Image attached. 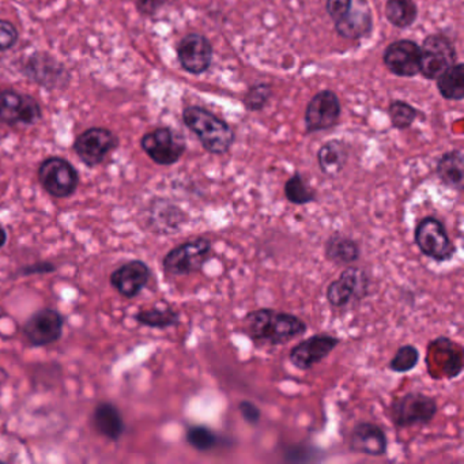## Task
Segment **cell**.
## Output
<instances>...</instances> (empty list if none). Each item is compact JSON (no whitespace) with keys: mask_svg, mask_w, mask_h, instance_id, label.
I'll return each instance as SVG.
<instances>
[{"mask_svg":"<svg viewBox=\"0 0 464 464\" xmlns=\"http://www.w3.org/2000/svg\"><path fill=\"white\" fill-rule=\"evenodd\" d=\"M437 411L439 404L433 396L412 391L393 399L388 407V417L396 428H410L428 425L434 420Z\"/></svg>","mask_w":464,"mask_h":464,"instance_id":"3","label":"cell"},{"mask_svg":"<svg viewBox=\"0 0 464 464\" xmlns=\"http://www.w3.org/2000/svg\"><path fill=\"white\" fill-rule=\"evenodd\" d=\"M382 62L391 74L412 78L420 74V48L412 40H398L385 48Z\"/></svg>","mask_w":464,"mask_h":464,"instance_id":"15","label":"cell"},{"mask_svg":"<svg viewBox=\"0 0 464 464\" xmlns=\"http://www.w3.org/2000/svg\"><path fill=\"white\" fill-rule=\"evenodd\" d=\"M150 268L140 260H132L111 274V285L127 298H134L150 281Z\"/></svg>","mask_w":464,"mask_h":464,"instance_id":"18","label":"cell"},{"mask_svg":"<svg viewBox=\"0 0 464 464\" xmlns=\"http://www.w3.org/2000/svg\"><path fill=\"white\" fill-rule=\"evenodd\" d=\"M335 31L339 36L347 40H361L368 37L373 31V15L368 4L362 2L360 6L353 5L352 10L335 23Z\"/></svg>","mask_w":464,"mask_h":464,"instance_id":"20","label":"cell"},{"mask_svg":"<svg viewBox=\"0 0 464 464\" xmlns=\"http://www.w3.org/2000/svg\"><path fill=\"white\" fill-rule=\"evenodd\" d=\"M187 441L199 452H208L218 444V436L208 426H189L187 430Z\"/></svg>","mask_w":464,"mask_h":464,"instance_id":"31","label":"cell"},{"mask_svg":"<svg viewBox=\"0 0 464 464\" xmlns=\"http://www.w3.org/2000/svg\"><path fill=\"white\" fill-rule=\"evenodd\" d=\"M349 160V150L342 140H328L317 151V162L323 175L338 178L343 172Z\"/></svg>","mask_w":464,"mask_h":464,"instance_id":"21","label":"cell"},{"mask_svg":"<svg viewBox=\"0 0 464 464\" xmlns=\"http://www.w3.org/2000/svg\"><path fill=\"white\" fill-rule=\"evenodd\" d=\"M135 320L146 327L164 330V328L178 325L180 323V314L179 312L173 311L172 308H154L149 309V311H140L135 316Z\"/></svg>","mask_w":464,"mask_h":464,"instance_id":"27","label":"cell"},{"mask_svg":"<svg viewBox=\"0 0 464 464\" xmlns=\"http://www.w3.org/2000/svg\"><path fill=\"white\" fill-rule=\"evenodd\" d=\"M352 7L353 0H327L325 2V12L330 15L334 24L341 21L352 10Z\"/></svg>","mask_w":464,"mask_h":464,"instance_id":"34","label":"cell"},{"mask_svg":"<svg viewBox=\"0 0 464 464\" xmlns=\"http://www.w3.org/2000/svg\"><path fill=\"white\" fill-rule=\"evenodd\" d=\"M7 241V233L5 227L0 225V249L4 248Z\"/></svg>","mask_w":464,"mask_h":464,"instance_id":"38","label":"cell"},{"mask_svg":"<svg viewBox=\"0 0 464 464\" xmlns=\"http://www.w3.org/2000/svg\"><path fill=\"white\" fill-rule=\"evenodd\" d=\"M420 48V74L426 80H436L448 67L456 63V50L444 34H429Z\"/></svg>","mask_w":464,"mask_h":464,"instance_id":"7","label":"cell"},{"mask_svg":"<svg viewBox=\"0 0 464 464\" xmlns=\"http://www.w3.org/2000/svg\"><path fill=\"white\" fill-rule=\"evenodd\" d=\"M436 173L444 186L456 191H463L464 157L460 149L448 151L437 162Z\"/></svg>","mask_w":464,"mask_h":464,"instance_id":"22","label":"cell"},{"mask_svg":"<svg viewBox=\"0 0 464 464\" xmlns=\"http://www.w3.org/2000/svg\"><path fill=\"white\" fill-rule=\"evenodd\" d=\"M385 18L395 28H410L418 18L417 4L414 0H387Z\"/></svg>","mask_w":464,"mask_h":464,"instance_id":"26","label":"cell"},{"mask_svg":"<svg viewBox=\"0 0 464 464\" xmlns=\"http://www.w3.org/2000/svg\"><path fill=\"white\" fill-rule=\"evenodd\" d=\"M238 410H240L241 415H243L246 422L251 423V425H256L259 423L260 414L259 407L251 401H243L238 403Z\"/></svg>","mask_w":464,"mask_h":464,"instance_id":"35","label":"cell"},{"mask_svg":"<svg viewBox=\"0 0 464 464\" xmlns=\"http://www.w3.org/2000/svg\"><path fill=\"white\" fill-rule=\"evenodd\" d=\"M43 119V110L34 97L14 89L0 91V121L7 126H34Z\"/></svg>","mask_w":464,"mask_h":464,"instance_id":"6","label":"cell"},{"mask_svg":"<svg viewBox=\"0 0 464 464\" xmlns=\"http://www.w3.org/2000/svg\"><path fill=\"white\" fill-rule=\"evenodd\" d=\"M325 257L339 266H349L360 259L361 249L357 241L349 236L334 235L324 246Z\"/></svg>","mask_w":464,"mask_h":464,"instance_id":"23","label":"cell"},{"mask_svg":"<svg viewBox=\"0 0 464 464\" xmlns=\"http://www.w3.org/2000/svg\"><path fill=\"white\" fill-rule=\"evenodd\" d=\"M55 270V266L50 265V263H40V265L29 266L23 270V274L25 276H31V274L37 273H51Z\"/></svg>","mask_w":464,"mask_h":464,"instance_id":"37","label":"cell"},{"mask_svg":"<svg viewBox=\"0 0 464 464\" xmlns=\"http://www.w3.org/2000/svg\"><path fill=\"white\" fill-rule=\"evenodd\" d=\"M63 316L55 309H42L25 323L23 331L29 343L47 346L59 341L63 333Z\"/></svg>","mask_w":464,"mask_h":464,"instance_id":"16","label":"cell"},{"mask_svg":"<svg viewBox=\"0 0 464 464\" xmlns=\"http://www.w3.org/2000/svg\"><path fill=\"white\" fill-rule=\"evenodd\" d=\"M39 180L48 194L55 198H67L77 189L80 176L66 160L50 157L40 165Z\"/></svg>","mask_w":464,"mask_h":464,"instance_id":"9","label":"cell"},{"mask_svg":"<svg viewBox=\"0 0 464 464\" xmlns=\"http://www.w3.org/2000/svg\"><path fill=\"white\" fill-rule=\"evenodd\" d=\"M94 425H96L99 433L111 440L121 439L124 430L123 417L115 404L100 403L94 411Z\"/></svg>","mask_w":464,"mask_h":464,"instance_id":"24","label":"cell"},{"mask_svg":"<svg viewBox=\"0 0 464 464\" xmlns=\"http://www.w3.org/2000/svg\"><path fill=\"white\" fill-rule=\"evenodd\" d=\"M183 121L199 140L208 153L222 156L235 143L236 135L232 127L210 111L202 107H187L183 111Z\"/></svg>","mask_w":464,"mask_h":464,"instance_id":"2","label":"cell"},{"mask_svg":"<svg viewBox=\"0 0 464 464\" xmlns=\"http://www.w3.org/2000/svg\"><path fill=\"white\" fill-rule=\"evenodd\" d=\"M167 4V0H137L138 12L146 17H153Z\"/></svg>","mask_w":464,"mask_h":464,"instance_id":"36","label":"cell"},{"mask_svg":"<svg viewBox=\"0 0 464 464\" xmlns=\"http://www.w3.org/2000/svg\"><path fill=\"white\" fill-rule=\"evenodd\" d=\"M306 330L303 319L276 309H257L244 317V333L256 346H284Z\"/></svg>","mask_w":464,"mask_h":464,"instance_id":"1","label":"cell"},{"mask_svg":"<svg viewBox=\"0 0 464 464\" xmlns=\"http://www.w3.org/2000/svg\"><path fill=\"white\" fill-rule=\"evenodd\" d=\"M140 148L156 164L162 167L176 164L186 153L183 138L168 127H161L143 135Z\"/></svg>","mask_w":464,"mask_h":464,"instance_id":"8","label":"cell"},{"mask_svg":"<svg viewBox=\"0 0 464 464\" xmlns=\"http://www.w3.org/2000/svg\"><path fill=\"white\" fill-rule=\"evenodd\" d=\"M20 39L17 28L10 21L0 20V53L12 50Z\"/></svg>","mask_w":464,"mask_h":464,"instance_id":"33","label":"cell"},{"mask_svg":"<svg viewBox=\"0 0 464 464\" xmlns=\"http://www.w3.org/2000/svg\"><path fill=\"white\" fill-rule=\"evenodd\" d=\"M213 243L210 238L200 237L187 241L165 255L162 267L168 276H187L199 273L210 259Z\"/></svg>","mask_w":464,"mask_h":464,"instance_id":"4","label":"cell"},{"mask_svg":"<svg viewBox=\"0 0 464 464\" xmlns=\"http://www.w3.org/2000/svg\"><path fill=\"white\" fill-rule=\"evenodd\" d=\"M420 357V350L414 344H403L388 363V368L395 373H407L418 365Z\"/></svg>","mask_w":464,"mask_h":464,"instance_id":"30","label":"cell"},{"mask_svg":"<svg viewBox=\"0 0 464 464\" xmlns=\"http://www.w3.org/2000/svg\"><path fill=\"white\" fill-rule=\"evenodd\" d=\"M368 274L360 267L344 268L338 279L328 285L325 297L334 308H343L353 301H360L368 295Z\"/></svg>","mask_w":464,"mask_h":464,"instance_id":"10","label":"cell"},{"mask_svg":"<svg viewBox=\"0 0 464 464\" xmlns=\"http://www.w3.org/2000/svg\"><path fill=\"white\" fill-rule=\"evenodd\" d=\"M24 72L32 81L48 89L64 88L70 78L66 67L47 53L32 55Z\"/></svg>","mask_w":464,"mask_h":464,"instance_id":"17","label":"cell"},{"mask_svg":"<svg viewBox=\"0 0 464 464\" xmlns=\"http://www.w3.org/2000/svg\"><path fill=\"white\" fill-rule=\"evenodd\" d=\"M439 93L450 102L464 99V64L455 63L436 78Z\"/></svg>","mask_w":464,"mask_h":464,"instance_id":"25","label":"cell"},{"mask_svg":"<svg viewBox=\"0 0 464 464\" xmlns=\"http://www.w3.org/2000/svg\"><path fill=\"white\" fill-rule=\"evenodd\" d=\"M118 145V137L111 130L93 127L83 131L75 140L74 150L83 164L93 168L102 164Z\"/></svg>","mask_w":464,"mask_h":464,"instance_id":"11","label":"cell"},{"mask_svg":"<svg viewBox=\"0 0 464 464\" xmlns=\"http://www.w3.org/2000/svg\"><path fill=\"white\" fill-rule=\"evenodd\" d=\"M350 450L372 458L384 456L388 450L387 434L376 423L358 422L352 431Z\"/></svg>","mask_w":464,"mask_h":464,"instance_id":"19","label":"cell"},{"mask_svg":"<svg viewBox=\"0 0 464 464\" xmlns=\"http://www.w3.org/2000/svg\"><path fill=\"white\" fill-rule=\"evenodd\" d=\"M388 116H390L393 129L403 131V130L410 129L414 124L417 118H420V113L412 105L407 104L401 100H395L388 107Z\"/></svg>","mask_w":464,"mask_h":464,"instance_id":"29","label":"cell"},{"mask_svg":"<svg viewBox=\"0 0 464 464\" xmlns=\"http://www.w3.org/2000/svg\"><path fill=\"white\" fill-rule=\"evenodd\" d=\"M285 197L293 205L304 206L316 200V192L308 186L301 173L295 172L285 184Z\"/></svg>","mask_w":464,"mask_h":464,"instance_id":"28","label":"cell"},{"mask_svg":"<svg viewBox=\"0 0 464 464\" xmlns=\"http://www.w3.org/2000/svg\"><path fill=\"white\" fill-rule=\"evenodd\" d=\"M339 343L341 341L336 336L330 334H316L295 344L290 350L289 361L300 371H309L325 360Z\"/></svg>","mask_w":464,"mask_h":464,"instance_id":"14","label":"cell"},{"mask_svg":"<svg viewBox=\"0 0 464 464\" xmlns=\"http://www.w3.org/2000/svg\"><path fill=\"white\" fill-rule=\"evenodd\" d=\"M342 105L333 91H322L312 97L305 110L306 132L333 129L341 118Z\"/></svg>","mask_w":464,"mask_h":464,"instance_id":"12","label":"cell"},{"mask_svg":"<svg viewBox=\"0 0 464 464\" xmlns=\"http://www.w3.org/2000/svg\"><path fill=\"white\" fill-rule=\"evenodd\" d=\"M271 97H273V86L266 82L256 83L246 92V97H244V105L251 112H259L267 107Z\"/></svg>","mask_w":464,"mask_h":464,"instance_id":"32","label":"cell"},{"mask_svg":"<svg viewBox=\"0 0 464 464\" xmlns=\"http://www.w3.org/2000/svg\"><path fill=\"white\" fill-rule=\"evenodd\" d=\"M213 45L208 37L199 34H189L178 45V59L184 72L200 75L210 69L213 63Z\"/></svg>","mask_w":464,"mask_h":464,"instance_id":"13","label":"cell"},{"mask_svg":"<svg viewBox=\"0 0 464 464\" xmlns=\"http://www.w3.org/2000/svg\"><path fill=\"white\" fill-rule=\"evenodd\" d=\"M414 241L425 256L436 262H448L456 252L455 244L450 240L447 227L436 217H425L418 222Z\"/></svg>","mask_w":464,"mask_h":464,"instance_id":"5","label":"cell"}]
</instances>
